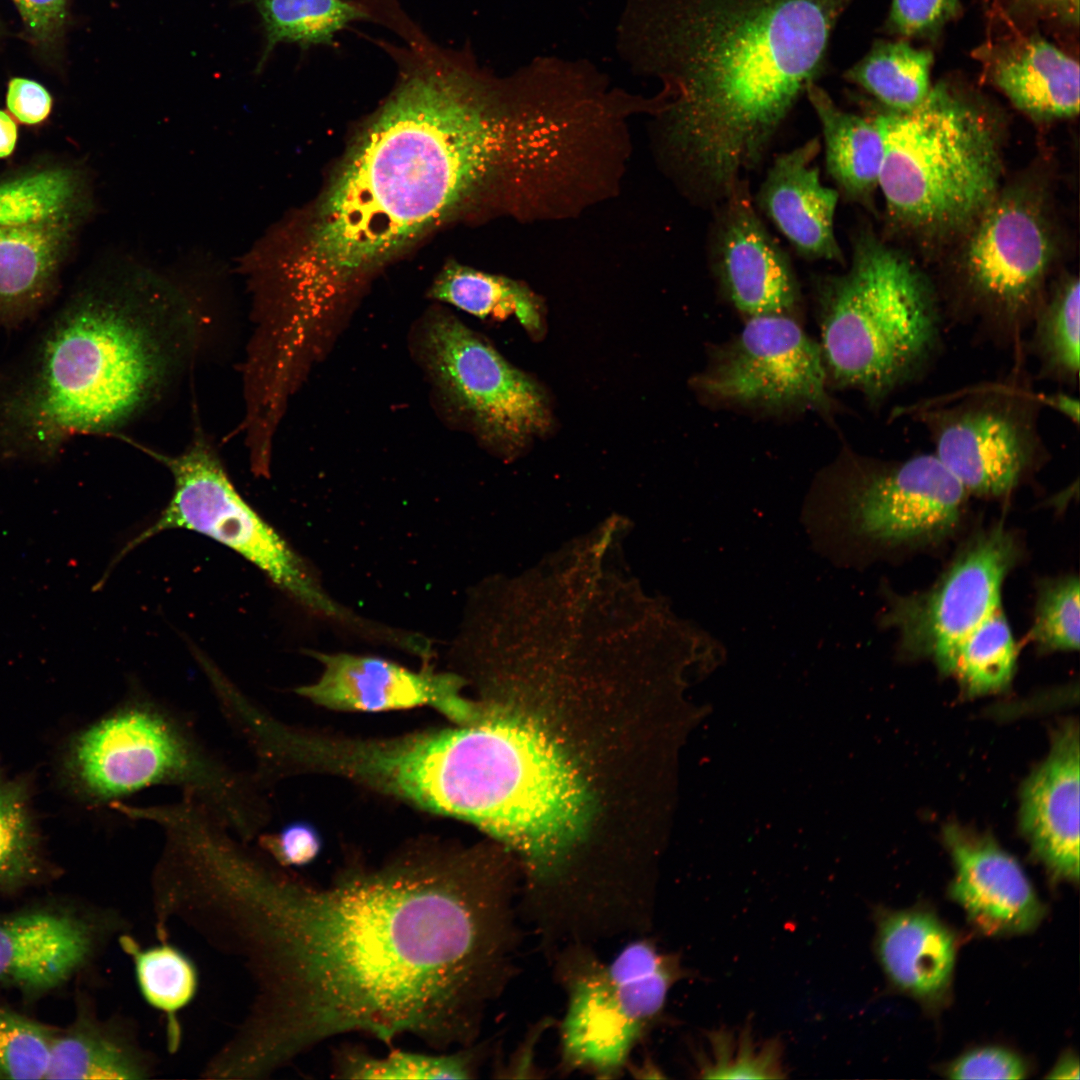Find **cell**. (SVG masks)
<instances>
[{
	"label": "cell",
	"instance_id": "cell-17",
	"mask_svg": "<svg viewBox=\"0 0 1080 1080\" xmlns=\"http://www.w3.org/2000/svg\"><path fill=\"white\" fill-rule=\"evenodd\" d=\"M827 380L820 344L790 315L766 314L748 317L696 386L714 399L746 407L827 411Z\"/></svg>",
	"mask_w": 1080,
	"mask_h": 1080
},
{
	"label": "cell",
	"instance_id": "cell-3",
	"mask_svg": "<svg viewBox=\"0 0 1080 1080\" xmlns=\"http://www.w3.org/2000/svg\"><path fill=\"white\" fill-rule=\"evenodd\" d=\"M852 1H629L621 50L661 84L654 116L688 195L716 206L762 161Z\"/></svg>",
	"mask_w": 1080,
	"mask_h": 1080
},
{
	"label": "cell",
	"instance_id": "cell-9",
	"mask_svg": "<svg viewBox=\"0 0 1080 1080\" xmlns=\"http://www.w3.org/2000/svg\"><path fill=\"white\" fill-rule=\"evenodd\" d=\"M969 495L931 453L880 460L851 456L810 495L802 522L815 550L840 566L943 542Z\"/></svg>",
	"mask_w": 1080,
	"mask_h": 1080
},
{
	"label": "cell",
	"instance_id": "cell-20",
	"mask_svg": "<svg viewBox=\"0 0 1080 1080\" xmlns=\"http://www.w3.org/2000/svg\"><path fill=\"white\" fill-rule=\"evenodd\" d=\"M323 665L313 683L295 692L334 710L380 712L431 706L465 724L479 714L460 694L463 681L452 673L419 672L373 656L311 653Z\"/></svg>",
	"mask_w": 1080,
	"mask_h": 1080
},
{
	"label": "cell",
	"instance_id": "cell-35",
	"mask_svg": "<svg viewBox=\"0 0 1080 1080\" xmlns=\"http://www.w3.org/2000/svg\"><path fill=\"white\" fill-rule=\"evenodd\" d=\"M479 1056L480 1050L470 1047L444 1055L392 1050L383 1057L343 1048L336 1056V1072L347 1079H471Z\"/></svg>",
	"mask_w": 1080,
	"mask_h": 1080
},
{
	"label": "cell",
	"instance_id": "cell-16",
	"mask_svg": "<svg viewBox=\"0 0 1080 1080\" xmlns=\"http://www.w3.org/2000/svg\"><path fill=\"white\" fill-rule=\"evenodd\" d=\"M1018 554L1015 537L1001 524L975 534L927 590L887 593L880 624L896 629L904 652L930 658L946 674L960 643L1001 606V588Z\"/></svg>",
	"mask_w": 1080,
	"mask_h": 1080
},
{
	"label": "cell",
	"instance_id": "cell-19",
	"mask_svg": "<svg viewBox=\"0 0 1080 1080\" xmlns=\"http://www.w3.org/2000/svg\"><path fill=\"white\" fill-rule=\"evenodd\" d=\"M712 230L714 271L731 303L748 317L790 315L798 283L785 252L761 221L747 182L721 201Z\"/></svg>",
	"mask_w": 1080,
	"mask_h": 1080
},
{
	"label": "cell",
	"instance_id": "cell-27",
	"mask_svg": "<svg viewBox=\"0 0 1080 1080\" xmlns=\"http://www.w3.org/2000/svg\"><path fill=\"white\" fill-rule=\"evenodd\" d=\"M805 94L821 125L827 172L847 199L870 201L883 161V138L874 116L842 110L816 82Z\"/></svg>",
	"mask_w": 1080,
	"mask_h": 1080
},
{
	"label": "cell",
	"instance_id": "cell-37",
	"mask_svg": "<svg viewBox=\"0 0 1080 1080\" xmlns=\"http://www.w3.org/2000/svg\"><path fill=\"white\" fill-rule=\"evenodd\" d=\"M1080 583L1069 574L1041 580L1030 638L1042 652L1079 649Z\"/></svg>",
	"mask_w": 1080,
	"mask_h": 1080
},
{
	"label": "cell",
	"instance_id": "cell-41",
	"mask_svg": "<svg viewBox=\"0 0 1080 1080\" xmlns=\"http://www.w3.org/2000/svg\"><path fill=\"white\" fill-rule=\"evenodd\" d=\"M261 850L281 867H300L311 863L320 853L322 841L313 825L295 821L276 833H260Z\"/></svg>",
	"mask_w": 1080,
	"mask_h": 1080
},
{
	"label": "cell",
	"instance_id": "cell-47",
	"mask_svg": "<svg viewBox=\"0 0 1080 1080\" xmlns=\"http://www.w3.org/2000/svg\"><path fill=\"white\" fill-rule=\"evenodd\" d=\"M1049 1079H1079V1061L1075 1054L1067 1052L1059 1058L1047 1075Z\"/></svg>",
	"mask_w": 1080,
	"mask_h": 1080
},
{
	"label": "cell",
	"instance_id": "cell-21",
	"mask_svg": "<svg viewBox=\"0 0 1080 1080\" xmlns=\"http://www.w3.org/2000/svg\"><path fill=\"white\" fill-rule=\"evenodd\" d=\"M954 864L951 898L987 935L1032 931L1045 909L1017 860L994 841L956 827L945 831Z\"/></svg>",
	"mask_w": 1080,
	"mask_h": 1080
},
{
	"label": "cell",
	"instance_id": "cell-39",
	"mask_svg": "<svg viewBox=\"0 0 1080 1080\" xmlns=\"http://www.w3.org/2000/svg\"><path fill=\"white\" fill-rule=\"evenodd\" d=\"M961 9L960 0H891L886 28L903 39L935 37Z\"/></svg>",
	"mask_w": 1080,
	"mask_h": 1080
},
{
	"label": "cell",
	"instance_id": "cell-5",
	"mask_svg": "<svg viewBox=\"0 0 1080 1080\" xmlns=\"http://www.w3.org/2000/svg\"><path fill=\"white\" fill-rule=\"evenodd\" d=\"M353 769L361 784L515 846L535 869L525 897L551 899L585 794L569 761L534 727L480 716L455 728L364 739Z\"/></svg>",
	"mask_w": 1080,
	"mask_h": 1080
},
{
	"label": "cell",
	"instance_id": "cell-29",
	"mask_svg": "<svg viewBox=\"0 0 1080 1080\" xmlns=\"http://www.w3.org/2000/svg\"><path fill=\"white\" fill-rule=\"evenodd\" d=\"M429 296L482 319L514 316L530 333L542 330L539 298L522 282L502 275L449 262L434 279Z\"/></svg>",
	"mask_w": 1080,
	"mask_h": 1080
},
{
	"label": "cell",
	"instance_id": "cell-2",
	"mask_svg": "<svg viewBox=\"0 0 1080 1080\" xmlns=\"http://www.w3.org/2000/svg\"><path fill=\"white\" fill-rule=\"evenodd\" d=\"M392 50L399 78L311 206L250 250L287 316L316 327L372 273L469 214L527 221L558 168L552 111L515 73L497 77L419 33Z\"/></svg>",
	"mask_w": 1080,
	"mask_h": 1080
},
{
	"label": "cell",
	"instance_id": "cell-25",
	"mask_svg": "<svg viewBox=\"0 0 1080 1080\" xmlns=\"http://www.w3.org/2000/svg\"><path fill=\"white\" fill-rule=\"evenodd\" d=\"M992 83L1021 112L1037 121L1079 112V64L1040 36L1004 41L981 54Z\"/></svg>",
	"mask_w": 1080,
	"mask_h": 1080
},
{
	"label": "cell",
	"instance_id": "cell-8",
	"mask_svg": "<svg viewBox=\"0 0 1080 1080\" xmlns=\"http://www.w3.org/2000/svg\"><path fill=\"white\" fill-rule=\"evenodd\" d=\"M874 118L883 138L878 187L912 234H961L1002 188L1000 129L984 105L947 83L917 108Z\"/></svg>",
	"mask_w": 1080,
	"mask_h": 1080
},
{
	"label": "cell",
	"instance_id": "cell-6",
	"mask_svg": "<svg viewBox=\"0 0 1080 1080\" xmlns=\"http://www.w3.org/2000/svg\"><path fill=\"white\" fill-rule=\"evenodd\" d=\"M818 304L828 377L872 408L922 380L944 351L935 283L871 234L855 240L847 272L820 281Z\"/></svg>",
	"mask_w": 1080,
	"mask_h": 1080
},
{
	"label": "cell",
	"instance_id": "cell-31",
	"mask_svg": "<svg viewBox=\"0 0 1080 1080\" xmlns=\"http://www.w3.org/2000/svg\"><path fill=\"white\" fill-rule=\"evenodd\" d=\"M256 4L267 35L265 56L281 42L334 45L338 32L373 16L368 7L352 0H256Z\"/></svg>",
	"mask_w": 1080,
	"mask_h": 1080
},
{
	"label": "cell",
	"instance_id": "cell-34",
	"mask_svg": "<svg viewBox=\"0 0 1080 1080\" xmlns=\"http://www.w3.org/2000/svg\"><path fill=\"white\" fill-rule=\"evenodd\" d=\"M45 867L25 785L0 779V894L38 882Z\"/></svg>",
	"mask_w": 1080,
	"mask_h": 1080
},
{
	"label": "cell",
	"instance_id": "cell-24",
	"mask_svg": "<svg viewBox=\"0 0 1080 1080\" xmlns=\"http://www.w3.org/2000/svg\"><path fill=\"white\" fill-rule=\"evenodd\" d=\"M875 950L888 980L928 1007L950 993L956 961L951 929L933 912L878 911Z\"/></svg>",
	"mask_w": 1080,
	"mask_h": 1080
},
{
	"label": "cell",
	"instance_id": "cell-42",
	"mask_svg": "<svg viewBox=\"0 0 1080 1080\" xmlns=\"http://www.w3.org/2000/svg\"><path fill=\"white\" fill-rule=\"evenodd\" d=\"M6 107L16 122L29 127L39 126L50 116L53 100L38 82L16 77L9 81Z\"/></svg>",
	"mask_w": 1080,
	"mask_h": 1080
},
{
	"label": "cell",
	"instance_id": "cell-45",
	"mask_svg": "<svg viewBox=\"0 0 1080 1080\" xmlns=\"http://www.w3.org/2000/svg\"><path fill=\"white\" fill-rule=\"evenodd\" d=\"M19 128L16 120L0 109V160L8 159L16 150Z\"/></svg>",
	"mask_w": 1080,
	"mask_h": 1080
},
{
	"label": "cell",
	"instance_id": "cell-10",
	"mask_svg": "<svg viewBox=\"0 0 1080 1080\" xmlns=\"http://www.w3.org/2000/svg\"><path fill=\"white\" fill-rule=\"evenodd\" d=\"M961 254L936 289L947 327L1011 352L1021 346L1048 290L1056 239L1042 199L1001 188L961 233Z\"/></svg>",
	"mask_w": 1080,
	"mask_h": 1080
},
{
	"label": "cell",
	"instance_id": "cell-30",
	"mask_svg": "<svg viewBox=\"0 0 1080 1080\" xmlns=\"http://www.w3.org/2000/svg\"><path fill=\"white\" fill-rule=\"evenodd\" d=\"M933 62L930 50L905 40L876 41L844 76L888 110L905 112L917 108L929 95Z\"/></svg>",
	"mask_w": 1080,
	"mask_h": 1080
},
{
	"label": "cell",
	"instance_id": "cell-15",
	"mask_svg": "<svg viewBox=\"0 0 1080 1080\" xmlns=\"http://www.w3.org/2000/svg\"><path fill=\"white\" fill-rule=\"evenodd\" d=\"M421 350L439 390L489 444L514 451L550 426L539 385L454 316L427 317Z\"/></svg>",
	"mask_w": 1080,
	"mask_h": 1080
},
{
	"label": "cell",
	"instance_id": "cell-43",
	"mask_svg": "<svg viewBox=\"0 0 1080 1080\" xmlns=\"http://www.w3.org/2000/svg\"><path fill=\"white\" fill-rule=\"evenodd\" d=\"M31 33L42 40L53 37L65 18L67 0H13Z\"/></svg>",
	"mask_w": 1080,
	"mask_h": 1080
},
{
	"label": "cell",
	"instance_id": "cell-22",
	"mask_svg": "<svg viewBox=\"0 0 1080 1080\" xmlns=\"http://www.w3.org/2000/svg\"><path fill=\"white\" fill-rule=\"evenodd\" d=\"M1079 730L1066 723L1021 793L1020 826L1056 880H1079Z\"/></svg>",
	"mask_w": 1080,
	"mask_h": 1080
},
{
	"label": "cell",
	"instance_id": "cell-13",
	"mask_svg": "<svg viewBox=\"0 0 1080 1080\" xmlns=\"http://www.w3.org/2000/svg\"><path fill=\"white\" fill-rule=\"evenodd\" d=\"M95 211L94 177L80 158L46 152L0 172V325H19L54 299Z\"/></svg>",
	"mask_w": 1080,
	"mask_h": 1080
},
{
	"label": "cell",
	"instance_id": "cell-36",
	"mask_svg": "<svg viewBox=\"0 0 1080 1080\" xmlns=\"http://www.w3.org/2000/svg\"><path fill=\"white\" fill-rule=\"evenodd\" d=\"M704 1037L695 1053L701 1078L785 1077L783 1047L776 1039L759 1041L749 1028L712 1030Z\"/></svg>",
	"mask_w": 1080,
	"mask_h": 1080
},
{
	"label": "cell",
	"instance_id": "cell-28",
	"mask_svg": "<svg viewBox=\"0 0 1080 1080\" xmlns=\"http://www.w3.org/2000/svg\"><path fill=\"white\" fill-rule=\"evenodd\" d=\"M1079 282L1067 274L1049 285L1023 342L1037 364V378L1070 389L1079 383Z\"/></svg>",
	"mask_w": 1080,
	"mask_h": 1080
},
{
	"label": "cell",
	"instance_id": "cell-44",
	"mask_svg": "<svg viewBox=\"0 0 1080 1080\" xmlns=\"http://www.w3.org/2000/svg\"><path fill=\"white\" fill-rule=\"evenodd\" d=\"M1033 12L1047 18L1077 25L1079 23V0H1018Z\"/></svg>",
	"mask_w": 1080,
	"mask_h": 1080
},
{
	"label": "cell",
	"instance_id": "cell-26",
	"mask_svg": "<svg viewBox=\"0 0 1080 1080\" xmlns=\"http://www.w3.org/2000/svg\"><path fill=\"white\" fill-rule=\"evenodd\" d=\"M152 1060L119 1025L80 1004L74 1021L57 1029L45 1079H143Z\"/></svg>",
	"mask_w": 1080,
	"mask_h": 1080
},
{
	"label": "cell",
	"instance_id": "cell-7",
	"mask_svg": "<svg viewBox=\"0 0 1080 1080\" xmlns=\"http://www.w3.org/2000/svg\"><path fill=\"white\" fill-rule=\"evenodd\" d=\"M70 769L80 792L109 805L154 786H173L251 842L270 818L265 785L213 750L182 711L133 687L75 739Z\"/></svg>",
	"mask_w": 1080,
	"mask_h": 1080
},
{
	"label": "cell",
	"instance_id": "cell-1",
	"mask_svg": "<svg viewBox=\"0 0 1080 1080\" xmlns=\"http://www.w3.org/2000/svg\"><path fill=\"white\" fill-rule=\"evenodd\" d=\"M515 900L463 857L413 855L318 887L250 845L227 849L202 881L197 919L254 986L227 1041L233 1061L264 1078L353 1032L471 1046L513 976Z\"/></svg>",
	"mask_w": 1080,
	"mask_h": 1080
},
{
	"label": "cell",
	"instance_id": "cell-33",
	"mask_svg": "<svg viewBox=\"0 0 1080 1080\" xmlns=\"http://www.w3.org/2000/svg\"><path fill=\"white\" fill-rule=\"evenodd\" d=\"M120 943L132 958L144 999L166 1014L169 1043L176 1046L180 1032L175 1014L193 999L197 991L196 967L182 951L165 941L143 949L132 937L123 935Z\"/></svg>",
	"mask_w": 1080,
	"mask_h": 1080
},
{
	"label": "cell",
	"instance_id": "cell-11",
	"mask_svg": "<svg viewBox=\"0 0 1080 1080\" xmlns=\"http://www.w3.org/2000/svg\"><path fill=\"white\" fill-rule=\"evenodd\" d=\"M1012 365L990 381L898 408L923 426L934 455L969 496L1012 494L1049 460L1040 431L1043 393L1036 390L1023 346Z\"/></svg>",
	"mask_w": 1080,
	"mask_h": 1080
},
{
	"label": "cell",
	"instance_id": "cell-32",
	"mask_svg": "<svg viewBox=\"0 0 1080 1080\" xmlns=\"http://www.w3.org/2000/svg\"><path fill=\"white\" fill-rule=\"evenodd\" d=\"M1016 662L1017 646L1000 606L960 643L946 674L970 694L992 693L1008 686Z\"/></svg>",
	"mask_w": 1080,
	"mask_h": 1080
},
{
	"label": "cell",
	"instance_id": "cell-40",
	"mask_svg": "<svg viewBox=\"0 0 1080 1080\" xmlns=\"http://www.w3.org/2000/svg\"><path fill=\"white\" fill-rule=\"evenodd\" d=\"M1028 1068L1014 1051L986 1046L967 1051L945 1069L952 1079H1023Z\"/></svg>",
	"mask_w": 1080,
	"mask_h": 1080
},
{
	"label": "cell",
	"instance_id": "cell-12",
	"mask_svg": "<svg viewBox=\"0 0 1080 1080\" xmlns=\"http://www.w3.org/2000/svg\"><path fill=\"white\" fill-rule=\"evenodd\" d=\"M556 974L567 994L561 1067L612 1079L625 1071L633 1049L663 1020L670 990L689 971L678 953L640 938L609 963L586 944L565 945L557 954Z\"/></svg>",
	"mask_w": 1080,
	"mask_h": 1080
},
{
	"label": "cell",
	"instance_id": "cell-4",
	"mask_svg": "<svg viewBox=\"0 0 1080 1080\" xmlns=\"http://www.w3.org/2000/svg\"><path fill=\"white\" fill-rule=\"evenodd\" d=\"M157 272L102 261L0 385V456L48 460L77 434L113 432L162 389L192 310Z\"/></svg>",
	"mask_w": 1080,
	"mask_h": 1080
},
{
	"label": "cell",
	"instance_id": "cell-23",
	"mask_svg": "<svg viewBox=\"0 0 1080 1080\" xmlns=\"http://www.w3.org/2000/svg\"><path fill=\"white\" fill-rule=\"evenodd\" d=\"M819 138L778 155L762 182L757 204L803 257L843 261L834 218L839 193L822 184L814 164Z\"/></svg>",
	"mask_w": 1080,
	"mask_h": 1080
},
{
	"label": "cell",
	"instance_id": "cell-38",
	"mask_svg": "<svg viewBox=\"0 0 1080 1080\" xmlns=\"http://www.w3.org/2000/svg\"><path fill=\"white\" fill-rule=\"evenodd\" d=\"M57 1029L0 1005V1079H45Z\"/></svg>",
	"mask_w": 1080,
	"mask_h": 1080
},
{
	"label": "cell",
	"instance_id": "cell-18",
	"mask_svg": "<svg viewBox=\"0 0 1080 1080\" xmlns=\"http://www.w3.org/2000/svg\"><path fill=\"white\" fill-rule=\"evenodd\" d=\"M113 919L71 905L0 915V986L40 996L67 983L93 960Z\"/></svg>",
	"mask_w": 1080,
	"mask_h": 1080
},
{
	"label": "cell",
	"instance_id": "cell-46",
	"mask_svg": "<svg viewBox=\"0 0 1080 1080\" xmlns=\"http://www.w3.org/2000/svg\"><path fill=\"white\" fill-rule=\"evenodd\" d=\"M1044 407L1048 406L1053 408L1058 413L1072 421L1074 424L1079 422V402L1071 395L1066 393L1057 392L1051 395L1043 394Z\"/></svg>",
	"mask_w": 1080,
	"mask_h": 1080
},
{
	"label": "cell",
	"instance_id": "cell-14",
	"mask_svg": "<svg viewBox=\"0 0 1080 1080\" xmlns=\"http://www.w3.org/2000/svg\"><path fill=\"white\" fill-rule=\"evenodd\" d=\"M144 450L169 469L174 492L156 521L127 543L120 556L165 530H191L234 550L302 604L332 616L339 613L302 560L238 494L202 433L176 456Z\"/></svg>",
	"mask_w": 1080,
	"mask_h": 1080
}]
</instances>
